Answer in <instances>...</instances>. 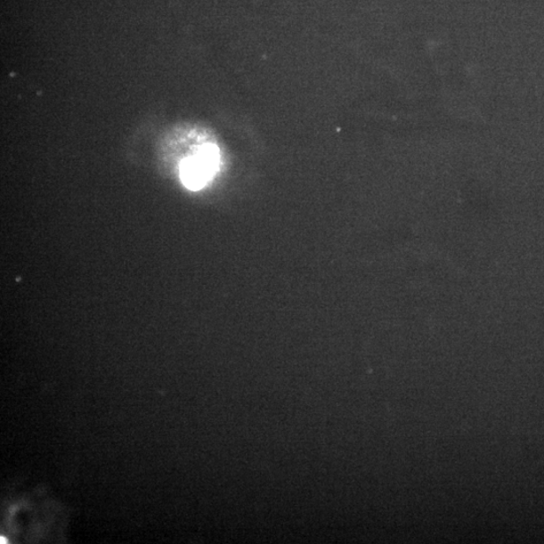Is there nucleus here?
<instances>
[{
	"mask_svg": "<svg viewBox=\"0 0 544 544\" xmlns=\"http://www.w3.org/2000/svg\"><path fill=\"white\" fill-rule=\"evenodd\" d=\"M219 150L215 145H203L195 155L183 160L181 179L188 189L198 191L206 186L219 166Z\"/></svg>",
	"mask_w": 544,
	"mask_h": 544,
	"instance_id": "f257e3e1",
	"label": "nucleus"
}]
</instances>
